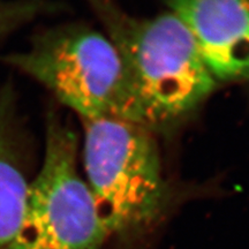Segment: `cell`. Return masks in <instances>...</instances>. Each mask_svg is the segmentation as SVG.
<instances>
[{
	"mask_svg": "<svg viewBox=\"0 0 249 249\" xmlns=\"http://www.w3.org/2000/svg\"><path fill=\"white\" fill-rule=\"evenodd\" d=\"M150 112L156 130L197 111L217 89L185 23L172 12L127 13L116 0H87Z\"/></svg>",
	"mask_w": 249,
	"mask_h": 249,
	"instance_id": "1",
	"label": "cell"
},
{
	"mask_svg": "<svg viewBox=\"0 0 249 249\" xmlns=\"http://www.w3.org/2000/svg\"><path fill=\"white\" fill-rule=\"evenodd\" d=\"M1 59L44 86L81 120H124L157 132L117 49L87 24L42 31L26 51Z\"/></svg>",
	"mask_w": 249,
	"mask_h": 249,
	"instance_id": "2",
	"label": "cell"
},
{
	"mask_svg": "<svg viewBox=\"0 0 249 249\" xmlns=\"http://www.w3.org/2000/svg\"><path fill=\"white\" fill-rule=\"evenodd\" d=\"M82 124L86 180L108 235L139 240L160 222L172 197L155 133L118 119Z\"/></svg>",
	"mask_w": 249,
	"mask_h": 249,
	"instance_id": "3",
	"label": "cell"
},
{
	"mask_svg": "<svg viewBox=\"0 0 249 249\" xmlns=\"http://www.w3.org/2000/svg\"><path fill=\"white\" fill-rule=\"evenodd\" d=\"M108 236L79 169V138L50 112L42 164L30 181L22 225L6 249H101Z\"/></svg>",
	"mask_w": 249,
	"mask_h": 249,
	"instance_id": "4",
	"label": "cell"
},
{
	"mask_svg": "<svg viewBox=\"0 0 249 249\" xmlns=\"http://www.w3.org/2000/svg\"><path fill=\"white\" fill-rule=\"evenodd\" d=\"M217 85L249 83V0H166Z\"/></svg>",
	"mask_w": 249,
	"mask_h": 249,
	"instance_id": "5",
	"label": "cell"
},
{
	"mask_svg": "<svg viewBox=\"0 0 249 249\" xmlns=\"http://www.w3.org/2000/svg\"><path fill=\"white\" fill-rule=\"evenodd\" d=\"M14 92L0 91V249L14 241L26 213L30 181Z\"/></svg>",
	"mask_w": 249,
	"mask_h": 249,
	"instance_id": "6",
	"label": "cell"
},
{
	"mask_svg": "<svg viewBox=\"0 0 249 249\" xmlns=\"http://www.w3.org/2000/svg\"><path fill=\"white\" fill-rule=\"evenodd\" d=\"M54 11L57 6L49 0H0V37L39 15Z\"/></svg>",
	"mask_w": 249,
	"mask_h": 249,
	"instance_id": "7",
	"label": "cell"
}]
</instances>
